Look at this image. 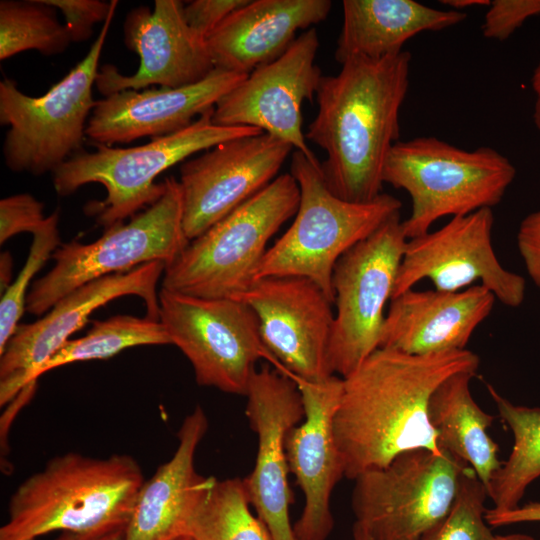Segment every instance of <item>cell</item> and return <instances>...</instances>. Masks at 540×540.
<instances>
[{
	"mask_svg": "<svg viewBox=\"0 0 540 540\" xmlns=\"http://www.w3.org/2000/svg\"><path fill=\"white\" fill-rule=\"evenodd\" d=\"M480 358L463 349L413 355L379 348L343 378L333 431L345 477L387 466L416 449L444 453L428 407L435 389L459 372L476 374Z\"/></svg>",
	"mask_w": 540,
	"mask_h": 540,
	"instance_id": "cell-1",
	"label": "cell"
},
{
	"mask_svg": "<svg viewBox=\"0 0 540 540\" xmlns=\"http://www.w3.org/2000/svg\"><path fill=\"white\" fill-rule=\"evenodd\" d=\"M410 64L404 50L380 59L353 56L338 74L321 77L318 111L305 137L325 151L321 170L335 196L367 203L382 194L384 164L400 137Z\"/></svg>",
	"mask_w": 540,
	"mask_h": 540,
	"instance_id": "cell-2",
	"label": "cell"
},
{
	"mask_svg": "<svg viewBox=\"0 0 540 540\" xmlns=\"http://www.w3.org/2000/svg\"><path fill=\"white\" fill-rule=\"evenodd\" d=\"M144 481L139 463L130 455H58L13 492L0 540L127 525Z\"/></svg>",
	"mask_w": 540,
	"mask_h": 540,
	"instance_id": "cell-3",
	"label": "cell"
},
{
	"mask_svg": "<svg viewBox=\"0 0 540 540\" xmlns=\"http://www.w3.org/2000/svg\"><path fill=\"white\" fill-rule=\"evenodd\" d=\"M515 176L510 160L491 147L465 150L436 137H417L393 145L382 180L410 195L411 214L402 226L411 239L442 217L496 206Z\"/></svg>",
	"mask_w": 540,
	"mask_h": 540,
	"instance_id": "cell-4",
	"label": "cell"
},
{
	"mask_svg": "<svg viewBox=\"0 0 540 540\" xmlns=\"http://www.w3.org/2000/svg\"><path fill=\"white\" fill-rule=\"evenodd\" d=\"M291 173L270 184L191 240L165 267L162 288L202 298L239 299L255 280L269 240L299 206Z\"/></svg>",
	"mask_w": 540,
	"mask_h": 540,
	"instance_id": "cell-5",
	"label": "cell"
},
{
	"mask_svg": "<svg viewBox=\"0 0 540 540\" xmlns=\"http://www.w3.org/2000/svg\"><path fill=\"white\" fill-rule=\"evenodd\" d=\"M290 173L299 186V206L290 227L266 251L255 280L305 277L334 303L332 274L338 259L400 212L402 202L387 193L367 203L345 201L328 188L321 163L299 151L293 152Z\"/></svg>",
	"mask_w": 540,
	"mask_h": 540,
	"instance_id": "cell-6",
	"label": "cell"
},
{
	"mask_svg": "<svg viewBox=\"0 0 540 540\" xmlns=\"http://www.w3.org/2000/svg\"><path fill=\"white\" fill-rule=\"evenodd\" d=\"M213 111L197 118L188 127L149 143L130 148L94 144V152H77L52 172L59 196H68L88 183H100L106 197L88 205V213L105 229L124 222L145 206L156 202L165 182L156 178L189 156L235 138L262 133L244 126H220L212 122Z\"/></svg>",
	"mask_w": 540,
	"mask_h": 540,
	"instance_id": "cell-7",
	"label": "cell"
},
{
	"mask_svg": "<svg viewBox=\"0 0 540 540\" xmlns=\"http://www.w3.org/2000/svg\"><path fill=\"white\" fill-rule=\"evenodd\" d=\"M164 182L161 197L129 222L105 229L91 243L61 244L52 255V269L33 282L26 310L40 316L88 282L154 261H162L166 266L173 262L190 241L183 228L179 181L168 177Z\"/></svg>",
	"mask_w": 540,
	"mask_h": 540,
	"instance_id": "cell-8",
	"label": "cell"
},
{
	"mask_svg": "<svg viewBox=\"0 0 540 540\" xmlns=\"http://www.w3.org/2000/svg\"><path fill=\"white\" fill-rule=\"evenodd\" d=\"M115 11L116 7L86 56L44 95L28 96L8 78L0 82V123L9 126L3 156L11 171L52 173L81 148L96 104L92 87Z\"/></svg>",
	"mask_w": 540,
	"mask_h": 540,
	"instance_id": "cell-9",
	"label": "cell"
},
{
	"mask_svg": "<svg viewBox=\"0 0 540 540\" xmlns=\"http://www.w3.org/2000/svg\"><path fill=\"white\" fill-rule=\"evenodd\" d=\"M159 320L192 365L198 385L246 395L260 358L277 362L262 343L259 321L242 300L159 291Z\"/></svg>",
	"mask_w": 540,
	"mask_h": 540,
	"instance_id": "cell-10",
	"label": "cell"
},
{
	"mask_svg": "<svg viewBox=\"0 0 540 540\" xmlns=\"http://www.w3.org/2000/svg\"><path fill=\"white\" fill-rule=\"evenodd\" d=\"M407 240L398 212L336 262V313L327 353L333 375L348 376L380 348L384 309L392 299Z\"/></svg>",
	"mask_w": 540,
	"mask_h": 540,
	"instance_id": "cell-11",
	"label": "cell"
},
{
	"mask_svg": "<svg viewBox=\"0 0 540 540\" xmlns=\"http://www.w3.org/2000/svg\"><path fill=\"white\" fill-rule=\"evenodd\" d=\"M467 464L445 452L406 451L354 481L352 509L373 540H418L450 510Z\"/></svg>",
	"mask_w": 540,
	"mask_h": 540,
	"instance_id": "cell-12",
	"label": "cell"
},
{
	"mask_svg": "<svg viewBox=\"0 0 540 540\" xmlns=\"http://www.w3.org/2000/svg\"><path fill=\"white\" fill-rule=\"evenodd\" d=\"M492 208L452 217L443 227L408 239L392 298L429 279L436 290L456 292L480 285L502 304L520 306L525 279L504 268L492 246Z\"/></svg>",
	"mask_w": 540,
	"mask_h": 540,
	"instance_id": "cell-13",
	"label": "cell"
},
{
	"mask_svg": "<svg viewBox=\"0 0 540 540\" xmlns=\"http://www.w3.org/2000/svg\"><path fill=\"white\" fill-rule=\"evenodd\" d=\"M318 48V33L311 27L281 56L254 69L226 93L214 108L212 122L257 128L320 163L302 131V104L313 100L323 76L315 64Z\"/></svg>",
	"mask_w": 540,
	"mask_h": 540,
	"instance_id": "cell-14",
	"label": "cell"
},
{
	"mask_svg": "<svg viewBox=\"0 0 540 540\" xmlns=\"http://www.w3.org/2000/svg\"><path fill=\"white\" fill-rule=\"evenodd\" d=\"M165 267L164 262L154 261L88 282L61 298L42 318L19 324L0 354V404L11 402L29 374L81 329L94 311L114 299L138 296L145 303L146 316L159 320L157 285Z\"/></svg>",
	"mask_w": 540,
	"mask_h": 540,
	"instance_id": "cell-15",
	"label": "cell"
},
{
	"mask_svg": "<svg viewBox=\"0 0 540 540\" xmlns=\"http://www.w3.org/2000/svg\"><path fill=\"white\" fill-rule=\"evenodd\" d=\"M238 300L256 313L262 343L279 371L306 381L333 375L327 353L334 303L315 282L299 276L262 277Z\"/></svg>",
	"mask_w": 540,
	"mask_h": 540,
	"instance_id": "cell-16",
	"label": "cell"
},
{
	"mask_svg": "<svg viewBox=\"0 0 540 540\" xmlns=\"http://www.w3.org/2000/svg\"><path fill=\"white\" fill-rule=\"evenodd\" d=\"M293 147L262 132L225 141L180 166L183 228L197 238L270 184Z\"/></svg>",
	"mask_w": 540,
	"mask_h": 540,
	"instance_id": "cell-17",
	"label": "cell"
},
{
	"mask_svg": "<svg viewBox=\"0 0 540 540\" xmlns=\"http://www.w3.org/2000/svg\"><path fill=\"white\" fill-rule=\"evenodd\" d=\"M245 396L246 416L258 437L255 465L243 479L249 503L271 540H298L289 516L285 437L305 417L301 393L289 375L265 365L254 371Z\"/></svg>",
	"mask_w": 540,
	"mask_h": 540,
	"instance_id": "cell-18",
	"label": "cell"
},
{
	"mask_svg": "<svg viewBox=\"0 0 540 540\" xmlns=\"http://www.w3.org/2000/svg\"><path fill=\"white\" fill-rule=\"evenodd\" d=\"M179 0H156L151 10L138 6L126 15L123 32L128 49L140 58L136 73L123 75L113 65L98 71L95 85L105 97L152 84L179 88L204 79L214 68L206 39L184 17Z\"/></svg>",
	"mask_w": 540,
	"mask_h": 540,
	"instance_id": "cell-19",
	"label": "cell"
},
{
	"mask_svg": "<svg viewBox=\"0 0 540 540\" xmlns=\"http://www.w3.org/2000/svg\"><path fill=\"white\" fill-rule=\"evenodd\" d=\"M293 380L305 409L301 424L289 429L285 437L289 470L305 497L293 528L298 540H326L334 526L330 498L345 476L333 431L343 378L331 375L320 381Z\"/></svg>",
	"mask_w": 540,
	"mask_h": 540,
	"instance_id": "cell-20",
	"label": "cell"
},
{
	"mask_svg": "<svg viewBox=\"0 0 540 540\" xmlns=\"http://www.w3.org/2000/svg\"><path fill=\"white\" fill-rule=\"evenodd\" d=\"M247 75L214 68L199 82L179 88L123 90L96 101L85 135L110 146L142 137H162L191 125Z\"/></svg>",
	"mask_w": 540,
	"mask_h": 540,
	"instance_id": "cell-21",
	"label": "cell"
},
{
	"mask_svg": "<svg viewBox=\"0 0 540 540\" xmlns=\"http://www.w3.org/2000/svg\"><path fill=\"white\" fill-rule=\"evenodd\" d=\"M390 301L380 348L425 355L466 349L496 298L476 284L456 292L411 288Z\"/></svg>",
	"mask_w": 540,
	"mask_h": 540,
	"instance_id": "cell-22",
	"label": "cell"
},
{
	"mask_svg": "<svg viewBox=\"0 0 540 540\" xmlns=\"http://www.w3.org/2000/svg\"><path fill=\"white\" fill-rule=\"evenodd\" d=\"M207 429V416L198 405L184 418L172 457L144 481L123 540H173L186 535L189 519L214 479L200 475L195 467Z\"/></svg>",
	"mask_w": 540,
	"mask_h": 540,
	"instance_id": "cell-23",
	"label": "cell"
},
{
	"mask_svg": "<svg viewBox=\"0 0 540 540\" xmlns=\"http://www.w3.org/2000/svg\"><path fill=\"white\" fill-rule=\"evenodd\" d=\"M331 7L329 0H248L206 39L215 68L248 75L281 56L298 30L325 20Z\"/></svg>",
	"mask_w": 540,
	"mask_h": 540,
	"instance_id": "cell-24",
	"label": "cell"
},
{
	"mask_svg": "<svg viewBox=\"0 0 540 540\" xmlns=\"http://www.w3.org/2000/svg\"><path fill=\"white\" fill-rule=\"evenodd\" d=\"M335 59H380L402 51L406 41L425 31H440L466 19L457 10H438L414 0H344Z\"/></svg>",
	"mask_w": 540,
	"mask_h": 540,
	"instance_id": "cell-25",
	"label": "cell"
},
{
	"mask_svg": "<svg viewBox=\"0 0 540 540\" xmlns=\"http://www.w3.org/2000/svg\"><path fill=\"white\" fill-rule=\"evenodd\" d=\"M474 375L459 372L446 378L430 398L428 417L441 450L470 466L487 489L502 462L499 446L488 433L494 417L470 391Z\"/></svg>",
	"mask_w": 540,
	"mask_h": 540,
	"instance_id": "cell-26",
	"label": "cell"
},
{
	"mask_svg": "<svg viewBox=\"0 0 540 540\" xmlns=\"http://www.w3.org/2000/svg\"><path fill=\"white\" fill-rule=\"evenodd\" d=\"M486 387L514 437L511 453L487 487L493 509L508 511L520 505L528 486L540 477V407L516 405L492 385Z\"/></svg>",
	"mask_w": 540,
	"mask_h": 540,
	"instance_id": "cell-27",
	"label": "cell"
},
{
	"mask_svg": "<svg viewBox=\"0 0 540 540\" xmlns=\"http://www.w3.org/2000/svg\"><path fill=\"white\" fill-rule=\"evenodd\" d=\"M171 344L160 320L147 316L116 315L103 321H94L83 337L69 339L42 365L32 371L25 386L67 364L89 360L109 359L121 351L142 345ZM24 386V387H25Z\"/></svg>",
	"mask_w": 540,
	"mask_h": 540,
	"instance_id": "cell-28",
	"label": "cell"
},
{
	"mask_svg": "<svg viewBox=\"0 0 540 540\" xmlns=\"http://www.w3.org/2000/svg\"><path fill=\"white\" fill-rule=\"evenodd\" d=\"M243 479H213L193 511L186 530L192 540H271L250 511Z\"/></svg>",
	"mask_w": 540,
	"mask_h": 540,
	"instance_id": "cell-29",
	"label": "cell"
},
{
	"mask_svg": "<svg viewBox=\"0 0 540 540\" xmlns=\"http://www.w3.org/2000/svg\"><path fill=\"white\" fill-rule=\"evenodd\" d=\"M72 42L56 9L43 0H1L0 59L6 60L26 50L45 56L63 53Z\"/></svg>",
	"mask_w": 540,
	"mask_h": 540,
	"instance_id": "cell-30",
	"label": "cell"
},
{
	"mask_svg": "<svg viewBox=\"0 0 540 540\" xmlns=\"http://www.w3.org/2000/svg\"><path fill=\"white\" fill-rule=\"evenodd\" d=\"M60 213L54 211L35 230L28 257L17 278L2 293L0 302V354L13 336L26 310L28 287L38 271L62 244L58 229Z\"/></svg>",
	"mask_w": 540,
	"mask_h": 540,
	"instance_id": "cell-31",
	"label": "cell"
},
{
	"mask_svg": "<svg viewBox=\"0 0 540 540\" xmlns=\"http://www.w3.org/2000/svg\"><path fill=\"white\" fill-rule=\"evenodd\" d=\"M487 498L485 485L466 465L450 510L418 540H496L485 519Z\"/></svg>",
	"mask_w": 540,
	"mask_h": 540,
	"instance_id": "cell-32",
	"label": "cell"
},
{
	"mask_svg": "<svg viewBox=\"0 0 540 540\" xmlns=\"http://www.w3.org/2000/svg\"><path fill=\"white\" fill-rule=\"evenodd\" d=\"M540 15V0L490 1L482 23V33L487 39L504 41L525 21Z\"/></svg>",
	"mask_w": 540,
	"mask_h": 540,
	"instance_id": "cell-33",
	"label": "cell"
},
{
	"mask_svg": "<svg viewBox=\"0 0 540 540\" xmlns=\"http://www.w3.org/2000/svg\"><path fill=\"white\" fill-rule=\"evenodd\" d=\"M47 5L61 11L65 18V27L72 42L88 40L94 26L105 22L118 1L100 0H43Z\"/></svg>",
	"mask_w": 540,
	"mask_h": 540,
	"instance_id": "cell-34",
	"label": "cell"
},
{
	"mask_svg": "<svg viewBox=\"0 0 540 540\" xmlns=\"http://www.w3.org/2000/svg\"><path fill=\"white\" fill-rule=\"evenodd\" d=\"M44 204L28 193L5 197L0 201V244L16 234L33 233L45 221Z\"/></svg>",
	"mask_w": 540,
	"mask_h": 540,
	"instance_id": "cell-35",
	"label": "cell"
},
{
	"mask_svg": "<svg viewBox=\"0 0 540 540\" xmlns=\"http://www.w3.org/2000/svg\"><path fill=\"white\" fill-rule=\"evenodd\" d=\"M248 0H194L184 5L189 27L200 37H207L236 9Z\"/></svg>",
	"mask_w": 540,
	"mask_h": 540,
	"instance_id": "cell-36",
	"label": "cell"
},
{
	"mask_svg": "<svg viewBox=\"0 0 540 540\" xmlns=\"http://www.w3.org/2000/svg\"><path fill=\"white\" fill-rule=\"evenodd\" d=\"M516 241L526 271L540 290V210L523 218L518 227Z\"/></svg>",
	"mask_w": 540,
	"mask_h": 540,
	"instance_id": "cell-37",
	"label": "cell"
},
{
	"mask_svg": "<svg viewBox=\"0 0 540 540\" xmlns=\"http://www.w3.org/2000/svg\"><path fill=\"white\" fill-rule=\"evenodd\" d=\"M486 522L490 527H500L523 522H540V501L529 502L508 511L487 509Z\"/></svg>",
	"mask_w": 540,
	"mask_h": 540,
	"instance_id": "cell-38",
	"label": "cell"
},
{
	"mask_svg": "<svg viewBox=\"0 0 540 540\" xmlns=\"http://www.w3.org/2000/svg\"><path fill=\"white\" fill-rule=\"evenodd\" d=\"M126 525L110 526L90 532H63L56 540H123Z\"/></svg>",
	"mask_w": 540,
	"mask_h": 540,
	"instance_id": "cell-39",
	"label": "cell"
},
{
	"mask_svg": "<svg viewBox=\"0 0 540 540\" xmlns=\"http://www.w3.org/2000/svg\"><path fill=\"white\" fill-rule=\"evenodd\" d=\"M12 257L8 252H2L0 257V284L1 292L10 286L12 276Z\"/></svg>",
	"mask_w": 540,
	"mask_h": 540,
	"instance_id": "cell-40",
	"label": "cell"
},
{
	"mask_svg": "<svg viewBox=\"0 0 540 540\" xmlns=\"http://www.w3.org/2000/svg\"><path fill=\"white\" fill-rule=\"evenodd\" d=\"M440 2L454 8V10L457 11L474 6H489L490 4V1L488 0H443Z\"/></svg>",
	"mask_w": 540,
	"mask_h": 540,
	"instance_id": "cell-41",
	"label": "cell"
},
{
	"mask_svg": "<svg viewBox=\"0 0 540 540\" xmlns=\"http://www.w3.org/2000/svg\"><path fill=\"white\" fill-rule=\"evenodd\" d=\"M531 86L536 95V99H540V61L534 68V71L531 77Z\"/></svg>",
	"mask_w": 540,
	"mask_h": 540,
	"instance_id": "cell-42",
	"label": "cell"
},
{
	"mask_svg": "<svg viewBox=\"0 0 540 540\" xmlns=\"http://www.w3.org/2000/svg\"><path fill=\"white\" fill-rule=\"evenodd\" d=\"M352 533L354 540H373L366 529L357 522L353 525Z\"/></svg>",
	"mask_w": 540,
	"mask_h": 540,
	"instance_id": "cell-43",
	"label": "cell"
},
{
	"mask_svg": "<svg viewBox=\"0 0 540 540\" xmlns=\"http://www.w3.org/2000/svg\"><path fill=\"white\" fill-rule=\"evenodd\" d=\"M496 540H536L530 535L513 533L507 535H496Z\"/></svg>",
	"mask_w": 540,
	"mask_h": 540,
	"instance_id": "cell-44",
	"label": "cell"
},
{
	"mask_svg": "<svg viewBox=\"0 0 540 540\" xmlns=\"http://www.w3.org/2000/svg\"><path fill=\"white\" fill-rule=\"evenodd\" d=\"M533 120L537 130L540 133V99H536L533 111Z\"/></svg>",
	"mask_w": 540,
	"mask_h": 540,
	"instance_id": "cell-45",
	"label": "cell"
},
{
	"mask_svg": "<svg viewBox=\"0 0 540 540\" xmlns=\"http://www.w3.org/2000/svg\"><path fill=\"white\" fill-rule=\"evenodd\" d=\"M173 540H192V539L188 535H182Z\"/></svg>",
	"mask_w": 540,
	"mask_h": 540,
	"instance_id": "cell-46",
	"label": "cell"
}]
</instances>
